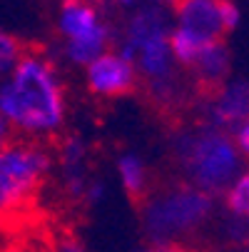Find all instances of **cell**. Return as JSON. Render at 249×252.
Masks as SVG:
<instances>
[{
	"mask_svg": "<svg viewBox=\"0 0 249 252\" xmlns=\"http://www.w3.org/2000/svg\"><path fill=\"white\" fill-rule=\"evenodd\" d=\"M55 252H90V250L78 237V232H75L73 225L57 220V250Z\"/></svg>",
	"mask_w": 249,
	"mask_h": 252,
	"instance_id": "cell-13",
	"label": "cell"
},
{
	"mask_svg": "<svg viewBox=\"0 0 249 252\" xmlns=\"http://www.w3.org/2000/svg\"><path fill=\"white\" fill-rule=\"evenodd\" d=\"M174 70V63L169 58V43L167 35H157L150 43H145L137 50V75L139 78H165Z\"/></svg>",
	"mask_w": 249,
	"mask_h": 252,
	"instance_id": "cell-8",
	"label": "cell"
},
{
	"mask_svg": "<svg viewBox=\"0 0 249 252\" xmlns=\"http://www.w3.org/2000/svg\"><path fill=\"white\" fill-rule=\"evenodd\" d=\"M105 50H110V55H112V35H110L108 25H102V23H97L92 28V32H87L85 38L70 40V45H67L70 60L78 65H92L97 58H102Z\"/></svg>",
	"mask_w": 249,
	"mask_h": 252,
	"instance_id": "cell-9",
	"label": "cell"
},
{
	"mask_svg": "<svg viewBox=\"0 0 249 252\" xmlns=\"http://www.w3.org/2000/svg\"><path fill=\"white\" fill-rule=\"evenodd\" d=\"M234 145H237V150H239V155H242V158H244V155H249V125H247V127H242V130L237 132Z\"/></svg>",
	"mask_w": 249,
	"mask_h": 252,
	"instance_id": "cell-14",
	"label": "cell"
},
{
	"mask_svg": "<svg viewBox=\"0 0 249 252\" xmlns=\"http://www.w3.org/2000/svg\"><path fill=\"white\" fill-rule=\"evenodd\" d=\"M157 35H167L165 32V13L157 5H147V8L137 10L125 25V40H122L120 58L132 63L137 50L145 43H150L152 38H157Z\"/></svg>",
	"mask_w": 249,
	"mask_h": 252,
	"instance_id": "cell-6",
	"label": "cell"
},
{
	"mask_svg": "<svg viewBox=\"0 0 249 252\" xmlns=\"http://www.w3.org/2000/svg\"><path fill=\"white\" fill-rule=\"evenodd\" d=\"M10 140H13V130H10V125L3 118H0V150H3Z\"/></svg>",
	"mask_w": 249,
	"mask_h": 252,
	"instance_id": "cell-15",
	"label": "cell"
},
{
	"mask_svg": "<svg viewBox=\"0 0 249 252\" xmlns=\"http://www.w3.org/2000/svg\"><path fill=\"white\" fill-rule=\"evenodd\" d=\"M180 170L187 183H192L209 197H215V195H224L227 185H232L237 180L242 170V155L232 137L207 125L202 127L192 155Z\"/></svg>",
	"mask_w": 249,
	"mask_h": 252,
	"instance_id": "cell-3",
	"label": "cell"
},
{
	"mask_svg": "<svg viewBox=\"0 0 249 252\" xmlns=\"http://www.w3.org/2000/svg\"><path fill=\"white\" fill-rule=\"evenodd\" d=\"M67 90L48 45L28 43L15 67L0 80V118L13 135L40 137L55 132L65 118Z\"/></svg>",
	"mask_w": 249,
	"mask_h": 252,
	"instance_id": "cell-1",
	"label": "cell"
},
{
	"mask_svg": "<svg viewBox=\"0 0 249 252\" xmlns=\"http://www.w3.org/2000/svg\"><path fill=\"white\" fill-rule=\"evenodd\" d=\"M87 88L90 93L108 100L130 97L137 93V67L120 55L105 53L87 70Z\"/></svg>",
	"mask_w": 249,
	"mask_h": 252,
	"instance_id": "cell-4",
	"label": "cell"
},
{
	"mask_svg": "<svg viewBox=\"0 0 249 252\" xmlns=\"http://www.w3.org/2000/svg\"><path fill=\"white\" fill-rule=\"evenodd\" d=\"M247 252H249V245H247Z\"/></svg>",
	"mask_w": 249,
	"mask_h": 252,
	"instance_id": "cell-20",
	"label": "cell"
},
{
	"mask_svg": "<svg viewBox=\"0 0 249 252\" xmlns=\"http://www.w3.org/2000/svg\"><path fill=\"white\" fill-rule=\"evenodd\" d=\"M147 252H160V250H147Z\"/></svg>",
	"mask_w": 249,
	"mask_h": 252,
	"instance_id": "cell-19",
	"label": "cell"
},
{
	"mask_svg": "<svg viewBox=\"0 0 249 252\" xmlns=\"http://www.w3.org/2000/svg\"><path fill=\"white\" fill-rule=\"evenodd\" d=\"M25 48H28L25 40L15 38V35H10V32H5L3 28H0V80L15 67V63L20 60Z\"/></svg>",
	"mask_w": 249,
	"mask_h": 252,
	"instance_id": "cell-11",
	"label": "cell"
},
{
	"mask_svg": "<svg viewBox=\"0 0 249 252\" xmlns=\"http://www.w3.org/2000/svg\"><path fill=\"white\" fill-rule=\"evenodd\" d=\"M244 160H247V165H249V155H244Z\"/></svg>",
	"mask_w": 249,
	"mask_h": 252,
	"instance_id": "cell-17",
	"label": "cell"
},
{
	"mask_svg": "<svg viewBox=\"0 0 249 252\" xmlns=\"http://www.w3.org/2000/svg\"><path fill=\"white\" fill-rule=\"evenodd\" d=\"M224 205L232 215L249 218V175H242L229 188V192H224Z\"/></svg>",
	"mask_w": 249,
	"mask_h": 252,
	"instance_id": "cell-12",
	"label": "cell"
},
{
	"mask_svg": "<svg viewBox=\"0 0 249 252\" xmlns=\"http://www.w3.org/2000/svg\"><path fill=\"white\" fill-rule=\"evenodd\" d=\"M209 110V123L227 137H237L242 127L249 125V83L247 80H234L224 88L222 97L207 107Z\"/></svg>",
	"mask_w": 249,
	"mask_h": 252,
	"instance_id": "cell-5",
	"label": "cell"
},
{
	"mask_svg": "<svg viewBox=\"0 0 249 252\" xmlns=\"http://www.w3.org/2000/svg\"><path fill=\"white\" fill-rule=\"evenodd\" d=\"M212 210L215 202L207 192L187 183L182 175H167L157 170L150 200L137 218L145 237L162 247L167 242H180V237H187L202 227Z\"/></svg>",
	"mask_w": 249,
	"mask_h": 252,
	"instance_id": "cell-2",
	"label": "cell"
},
{
	"mask_svg": "<svg viewBox=\"0 0 249 252\" xmlns=\"http://www.w3.org/2000/svg\"><path fill=\"white\" fill-rule=\"evenodd\" d=\"M120 175H122V185H125L127 200H130L132 210L139 215L142 210H145L147 200H150L157 170H147V165L139 158L125 155V158H120Z\"/></svg>",
	"mask_w": 249,
	"mask_h": 252,
	"instance_id": "cell-7",
	"label": "cell"
},
{
	"mask_svg": "<svg viewBox=\"0 0 249 252\" xmlns=\"http://www.w3.org/2000/svg\"><path fill=\"white\" fill-rule=\"evenodd\" d=\"M169 48H172V53H174V58L182 63V67L187 70L197 58H199V53L207 48V45H202L199 40H194L192 35H187L185 30H174L172 35H169Z\"/></svg>",
	"mask_w": 249,
	"mask_h": 252,
	"instance_id": "cell-10",
	"label": "cell"
},
{
	"mask_svg": "<svg viewBox=\"0 0 249 252\" xmlns=\"http://www.w3.org/2000/svg\"><path fill=\"white\" fill-rule=\"evenodd\" d=\"M115 3H130V0H115Z\"/></svg>",
	"mask_w": 249,
	"mask_h": 252,
	"instance_id": "cell-16",
	"label": "cell"
},
{
	"mask_svg": "<svg viewBox=\"0 0 249 252\" xmlns=\"http://www.w3.org/2000/svg\"><path fill=\"white\" fill-rule=\"evenodd\" d=\"M204 252H217V250H204Z\"/></svg>",
	"mask_w": 249,
	"mask_h": 252,
	"instance_id": "cell-18",
	"label": "cell"
}]
</instances>
